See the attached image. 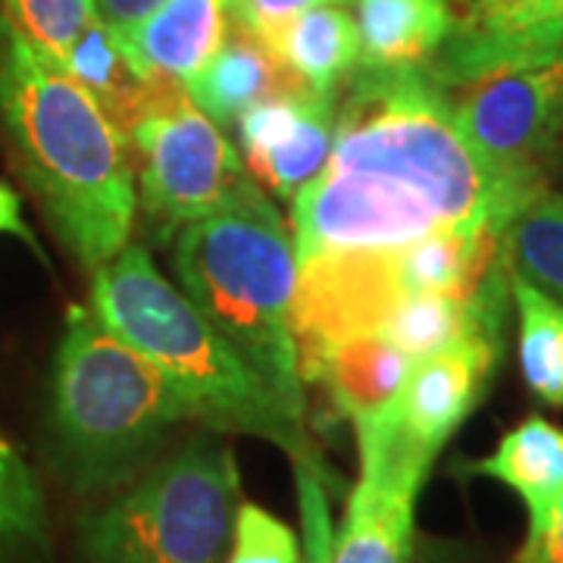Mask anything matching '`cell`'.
Wrapping results in <instances>:
<instances>
[{
	"mask_svg": "<svg viewBox=\"0 0 563 563\" xmlns=\"http://www.w3.org/2000/svg\"><path fill=\"white\" fill-rule=\"evenodd\" d=\"M507 266L563 303V195L539 191L504 235Z\"/></svg>",
	"mask_w": 563,
	"mask_h": 563,
	"instance_id": "obj_22",
	"label": "cell"
},
{
	"mask_svg": "<svg viewBox=\"0 0 563 563\" xmlns=\"http://www.w3.org/2000/svg\"><path fill=\"white\" fill-rule=\"evenodd\" d=\"M335 95L298 88L257 103L235 122L244 169L282 201L322 173L335 139Z\"/></svg>",
	"mask_w": 563,
	"mask_h": 563,
	"instance_id": "obj_12",
	"label": "cell"
},
{
	"mask_svg": "<svg viewBox=\"0 0 563 563\" xmlns=\"http://www.w3.org/2000/svg\"><path fill=\"white\" fill-rule=\"evenodd\" d=\"M442 220L413 195L383 179L322 166L291 201V242L298 263L339 254L417 242L442 232Z\"/></svg>",
	"mask_w": 563,
	"mask_h": 563,
	"instance_id": "obj_10",
	"label": "cell"
},
{
	"mask_svg": "<svg viewBox=\"0 0 563 563\" xmlns=\"http://www.w3.org/2000/svg\"><path fill=\"white\" fill-rule=\"evenodd\" d=\"M501 361V335H473L413 363L391 420L417 451L439 457L448 439L483 401L488 379Z\"/></svg>",
	"mask_w": 563,
	"mask_h": 563,
	"instance_id": "obj_13",
	"label": "cell"
},
{
	"mask_svg": "<svg viewBox=\"0 0 563 563\" xmlns=\"http://www.w3.org/2000/svg\"><path fill=\"white\" fill-rule=\"evenodd\" d=\"M47 514L20 451L0 435V548H44Z\"/></svg>",
	"mask_w": 563,
	"mask_h": 563,
	"instance_id": "obj_23",
	"label": "cell"
},
{
	"mask_svg": "<svg viewBox=\"0 0 563 563\" xmlns=\"http://www.w3.org/2000/svg\"><path fill=\"white\" fill-rule=\"evenodd\" d=\"M0 235H16V239H22V242L32 244L38 251V242H35L29 222L22 220L20 195L10 185H3V181H0Z\"/></svg>",
	"mask_w": 563,
	"mask_h": 563,
	"instance_id": "obj_30",
	"label": "cell"
},
{
	"mask_svg": "<svg viewBox=\"0 0 563 563\" xmlns=\"http://www.w3.org/2000/svg\"><path fill=\"white\" fill-rule=\"evenodd\" d=\"M3 20L44 54L63 60L85 25L95 20V0H0Z\"/></svg>",
	"mask_w": 563,
	"mask_h": 563,
	"instance_id": "obj_24",
	"label": "cell"
},
{
	"mask_svg": "<svg viewBox=\"0 0 563 563\" xmlns=\"http://www.w3.org/2000/svg\"><path fill=\"white\" fill-rule=\"evenodd\" d=\"M466 473L517 492L529 514L526 539H539L554 526L563 504V429L544 417H529L488 457L466 463Z\"/></svg>",
	"mask_w": 563,
	"mask_h": 563,
	"instance_id": "obj_17",
	"label": "cell"
},
{
	"mask_svg": "<svg viewBox=\"0 0 563 563\" xmlns=\"http://www.w3.org/2000/svg\"><path fill=\"white\" fill-rule=\"evenodd\" d=\"M0 120L60 242L88 269L113 261L139 213L120 129L57 57L0 20Z\"/></svg>",
	"mask_w": 563,
	"mask_h": 563,
	"instance_id": "obj_1",
	"label": "cell"
},
{
	"mask_svg": "<svg viewBox=\"0 0 563 563\" xmlns=\"http://www.w3.org/2000/svg\"><path fill=\"white\" fill-rule=\"evenodd\" d=\"M351 0H242L239 7V22L257 41L273 38L282 25L298 20L307 10L317 7H344Z\"/></svg>",
	"mask_w": 563,
	"mask_h": 563,
	"instance_id": "obj_27",
	"label": "cell"
},
{
	"mask_svg": "<svg viewBox=\"0 0 563 563\" xmlns=\"http://www.w3.org/2000/svg\"><path fill=\"white\" fill-rule=\"evenodd\" d=\"M188 401L91 307H69L54 366V422L76 479L117 485L151 457Z\"/></svg>",
	"mask_w": 563,
	"mask_h": 563,
	"instance_id": "obj_5",
	"label": "cell"
},
{
	"mask_svg": "<svg viewBox=\"0 0 563 563\" xmlns=\"http://www.w3.org/2000/svg\"><path fill=\"white\" fill-rule=\"evenodd\" d=\"M295 485H298V510H301V554L303 563H332V504L329 488L332 479L317 457V451H307L291 457Z\"/></svg>",
	"mask_w": 563,
	"mask_h": 563,
	"instance_id": "obj_25",
	"label": "cell"
},
{
	"mask_svg": "<svg viewBox=\"0 0 563 563\" xmlns=\"http://www.w3.org/2000/svg\"><path fill=\"white\" fill-rule=\"evenodd\" d=\"M242 0H166L132 32H120L139 63L161 79L185 81L220 51Z\"/></svg>",
	"mask_w": 563,
	"mask_h": 563,
	"instance_id": "obj_15",
	"label": "cell"
},
{
	"mask_svg": "<svg viewBox=\"0 0 563 563\" xmlns=\"http://www.w3.org/2000/svg\"><path fill=\"white\" fill-rule=\"evenodd\" d=\"M179 288L298 420L307 413L291 332L298 257L288 222L247 179L201 220L173 235Z\"/></svg>",
	"mask_w": 563,
	"mask_h": 563,
	"instance_id": "obj_4",
	"label": "cell"
},
{
	"mask_svg": "<svg viewBox=\"0 0 563 563\" xmlns=\"http://www.w3.org/2000/svg\"><path fill=\"white\" fill-rule=\"evenodd\" d=\"M361 60L357 69H420L451 35L448 0H351Z\"/></svg>",
	"mask_w": 563,
	"mask_h": 563,
	"instance_id": "obj_18",
	"label": "cell"
},
{
	"mask_svg": "<svg viewBox=\"0 0 563 563\" xmlns=\"http://www.w3.org/2000/svg\"><path fill=\"white\" fill-rule=\"evenodd\" d=\"M163 3L166 0H95V16L113 32H132L154 10H161Z\"/></svg>",
	"mask_w": 563,
	"mask_h": 563,
	"instance_id": "obj_28",
	"label": "cell"
},
{
	"mask_svg": "<svg viewBox=\"0 0 563 563\" xmlns=\"http://www.w3.org/2000/svg\"><path fill=\"white\" fill-rule=\"evenodd\" d=\"M91 310L154 363L188 401L195 420L279 444L288 457L313 451L298 420L179 285L163 276L144 244L129 242L95 269Z\"/></svg>",
	"mask_w": 563,
	"mask_h": 563,
	"instance_id": "obj_3",
	"label": "cell"
},
{
	"mask_svg": "<svg viewBox=\"0 0 563 563\" xmlns=\"http://www.w3.org/2000/svg\"><path fill=\"white\" fill-rule=\"evenodd\" d=\"M410 369L413 361L383 335H351L298 361L301 383L322 385L339 413L354 426L391 410L410 379Z\"/></svg>",
	"mask_w": 563,
	"mask_h": 563,
	"instance_id": "obj_14",
	"label": "cell"
},
{
	"mask_svg": "<svg viewBox=\"0 0 563 563\" xmlns=\"http://www.w3.org/2000/svg\"><path fill=\"white\" fill-rule=\"evenodd\" d=\"M332 169L420 198L444 229H507L544 185L510 179L470 144L429 69H357L335 113Z\"/></svg>",
	"mask_w": 563,
	"mask_h": 563,
	"instance_id": "obj_2",
	"label": "cell"
},
{
	"mask_svg": "<svg viewBox=\"0 0 563 563\" xmlns=\"http://www.w3.org/2000/svg\"><path fill=\"white\" fill-rule=\"evenodd\" d=\"M448 7L451 35L426 66L442 88L563 44V0H448Z\"/></svg>",
	"mask_w": 563,
	"mask_h": 563,
	"instance_id": "obj_11",
	"label": "cell"
},
{
	"mask_svg": "<svg viewBox=\"0 0 563 563\" xmlns=\"http://www.w3.org/2000/svg\"><path fill=\"white\" fill-rule=\"evenodd\" d=\"M181 88L210 120L225 129L242 120L251 107L307 85L295 79L242 22H235L225 44L195 76L181 81Z\"/></svg>",
	"mask_w": 563,
	"mask_h": 563,
	"instance_id": "obj_16",
	"label": "cell"
},
{
	"mask_svg": "<svg viewBox=\"0 0 563 563\" xmlns=\"http://www.w3.org/2000/svg\"><path fill=\"white\" fill-rule=\"evenodd\" d=\"M60 63L101 103V110L120 129V135L163 81L161 76H151L139 57L125 47L120 32L103 25L98 16L85 25V32Z\"/></svg>",
	"mask_w": 563,
	"mask_h": 563,
	"instance_id": "obj_20",
	"label": "cell"
},
{
	"mask_svg": "<svg viewBox=\"0 0 563 563\" xmlns=\"http://www.w3.org/2000/svg\"><path fill=\"white\" fill-rule=\"evenodd\" d=\"M361 479L347 495L344 520L332 542V563H407L413 520L432 457L398 432L391 410L354 426Z\"/></svg>",
	"mask_w": 563,
	"mask_h": 563,
	"instance_id": "obj_9",
	"label": "cell"
},
{
	"mask_svg": "<svg viewBox=\"0 0 563 563\" xmlns=\"http://www.w3.org/2000/svg\"><path fill=\"white\" fill-rule=\"evenodd\" d=\"M470 144L510 179L544 185L563 144V44L444 88Z\"/></svg>",
	"mask_w": 563,
	"mask_h": 563,
	"instance_id": "obj_8",
	"label": "cell"
},
{
	"mask_svg": "<svg viewBox=\"0 0 563 563\" xmlns=\"http://www.w3.org/2000/svg\"><path fill=\"white\" fill-rule=\"evenodd\" d=\"M242 476L232 451L198 439L81 520L88 563H225Z\"/></svg>",
	"mask_w": 563,
	"mask_h": 563,
	"instance_id": "obj_6",
	"label": "cell"
},
{
	"mask_svg": "<svg viewBox=\"0 0 563 563\" xmlns=\"http://www.w3.org/2000/svg\"><path fill=\"white\" fill-rule=\"evenodd\" d=\"M122 141L135 173L139 207L157 222L161 242L213 213L247 179L242 154L188 98L181 81L163 79L122 129Z\"/></svg>",
	"mask_w": 563,
	"mask_h": 563,
	"instance_id": "obj_7",
	"label": "cell"
},
{
	"mask_svg": "<svg viewBox=\"0 0 563 563\" xmlns=\"http://www.w3.org/2000/svg\"><path fill=\"white\" fill-rule=\"evenodd\" d=\"M263 44L295 79L322 95H335L361 60L357 25L344 7L307 10Z\"/></svg>",
	"mask_w": 563,
	"mask_h": 563,
	"instance_id": "obj_19",
	"label": "cell"
},
{
	"mask_svg": "<svg viewBox=\"0 0 563 563\" xmlns=\"http://www.w3.org/2000/svg\"><path fill=\"white\" fill-rule=\"evenodd\" d=\"M225 563H303L301 536L257 504H242Z\"/></svg>",
	"mask_w": 563,
	"mask_h": 563,
	"instance_id": "obj_26",
	"label": "cell"
},
{
	"mask_svg": "<svg viewBox=\"0 0 563 563\" xmlns=\"http://www.w3.org/2000/svg\"><path fill=\"white\" fill-rule=\"evenodd\" d=\"M510 301L520 320V373L548 407H563V303L510 273Z\"/></svg>",
	"mask_w": 563,
	"mask_h": 563,
	"instance_id": "obj_21",
	"label": "cell"
},
{
	"mask_svg": "<svg viewBox=\"0 0 563 563\" xmlns=\"http://www.w3.org/2000/svg\"><path fill=\"white\" fill-rule=\"evenodd\" d=\"M517 563H563V504L558 510V520L544 536L526 539L517 554Z\"/></svg>",
	"mask_w": 563,
	"mask_h": 563,
	"instance_id": "obj_29",
	"label": "cell"
}]
</instances>
